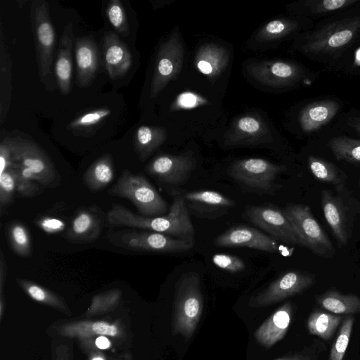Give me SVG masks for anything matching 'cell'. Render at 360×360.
<instances>
[{
	"label": "cell",
	"mask_w": 360,
	"mask_h": 360,
	"mask_svg": "<svg viewBox=\"0 0 360 360\" xmlns=\"http://www.w3.org/2000/svg\"><path fill=\"white\" fill-rule=\"evenodd\" d=\"M360 44V7L344 11L315 22L299 34L293 47L308 59L334 70Z\"/></svg>",
	"instance_id": "cell-1"
},
{
	"label": "cell",
	"mask_w": 360,
	"mask_h": 360,
	"mask_svg": "<svg viewBox=\"0 0 360 360\" xmlns=\"http://www.w3.org/2000/svg\"><path fill=\"white\" fill-rule=\"evenodd\" d=\"M108 223L113 226L136 228L155 231L179 238L193 240L195 230L186 200L176 194L167 214L160 217L138 215L125 207L113 204L107 214Z\"/></svg>",
	"instance_id": "cell-2"
},
{
	"label": "cell",
	"mask_w": 360,
	"mask_h": 360,
	"mask_svg": "<svg viewBox=\"0 0 360 360\" xmlns=\"http://www.w3.org/2000/svg\"><path fill=\"white\" fill-rule=\"evenodd\" d=\"M345 102L334 95L307 98L291 113L290 128L302 139H311L334 124L344 112Z\"/></svg>",
	"instance_id": "cell-3"
},
{
	"label": "cell",
	"mask_w": 360,
	"mask_h": 360,
	"mask_svg": "<svg viewBox=\"0 0 360 360\" xmlns=\"http://www.w3.org/2000/svg\"><path fill=\"white\" fill-rule=\"evenodd\" d=\"M202 309L200 276L196 272L186 273L179 278L175 288L172 333L190 339L198 326Z\"/></svg>",
	"instance_id": "cell-4"
},
{
	"label": "cell",
	"mask_w": 360,
	"mask_h": 360,
	"mask_svg": "<svg viewBox=\"0 0 360 360\" xmlns=\"http://www.w3.org/2000/svg\"><path fill=\"white\" fill-rule=\"evenodd\" d=\"M248 72L257 82L284 90L311 86L320 75L319 72L289 60L254 62L248 65Z\"/></svg>",
	"instance_id": "cell-5"
},
{
	"label": "cell",
	"mask_w": 360,
	"mask_h": 360,
	"mask_svg": "<svg viewBox=\"0 0 360 360\" xmlns=\"http://www.w3.org/2000/svg\"><path fill=\"white\" fill-rule=\"evenodd\" d=\"M108 193L130 200L143 216L158 217L167 212V202L147 179L127 169L122 171Z\"/></svg>",
	"instance_id": "cell-6"
},
{
	"label": "cell",
	"mask_w": 360,
	"mask_h": 360,
	"mask_svg": "<svg viewBox=\"0 0 360 360\" xmlns=\"http://www.w3.org/2000/svg\"><path fill=\"white\" fill-rule=\"evenodd\" d=\"M114 245L131 251L173 253L185 252L193 248L194 241L150 231L123 229L108 233Z\"/></svg>",
	"instance_id": "cell-7"
},
{
	"label": "cell",
	"mask_w": 360,
	"mask_h": 360,
	"mask_svg": "<svg viewBox=\"0 0 360 360\" xmlns=\"http://www.w3.org/2000/svg\"><path fill=\"white\" fill-rule=\"evenodd\" d=\"M287 169L263 158H251L238 160L229 169V175L249 191L269 193L275 189V180Z\"/></svg>",
	"instance_id": "cell-8"
},
{
	"label": "cell",
	"mask_w": 360,
	"mask_h": 360,
	"mask_svg": "<svg viewBox=\"0 0 360 360\" xmlns=\"http://www.w3.org/2000/svg\"><path fill=\"white\" fill-rule=\"evenodd\" d=\"M12 153V166L29 172L34 179L49 188L60 184V176L50 159L33 142L20 138L8 139Z\"/></svg>",
	"instance_id": "cell-9"
},
{
	"label": "cell",
	"mask_w": 360,
	"mask_h": 360,
	"mask_svg": "<svg viewBox=\"0 0 360 360\" xmlns=\"http://www.w3.org/2000/svg\"><path fill=\"white\" fill-rule=\"evenodd\" d=\"M283 212L300 238L302 246L321 257L333 256L335 248L309 206L289 204Z\"/></svg>",
	"instance_id": "cell-10"
},
{
	"label": "cell",
	"mask_w": 360,
	"mask_h": 360,
	"mask_svg": "<svg viewBox=\"0 0 360 360\" xmlns=\"http://www.w3.org/2000/svg\"><path fill=\"white\" fill-rule=\"evenodd\" d=\"M31 20L34 38L39 73L42 82L51 74L56 45V32L46 1H34L31 5Z\"/></svg>",
	"instance_id": "cell-11"
},
{
	"label": "cell",
	"mask_w": 360,
	"mask_h": 360,
	"mask_svg": "<svg viewBox=\"0 0 360 360\" xmlns=\"http://www.w3.org/2000/svg\"><path fill=\"white\" fill-rule=\"evenodd\" d=\"M184 46L176 28L160 45L156 55L150 96L156 97L179 74L184 61Z\"/></svg>",
	"instance_id": "cell-12"
},
{
	"label": "cell",
	"mask_w": 360,
	"mask_h": 360,
	"mask_svg": "<svg viewBox=\"0 0 360 360\" xmlns=\"http://www.w3.org/2000/svg\"><path fill=\"white\" fill-rule=\"evenodd\" d=\"M315 282L314 276L307 272L290 271L279 276L262 292L251 297L250 307L269 306L299 294Z\"/></svg>",
	"instance_id": "cell-13"
},
{
	"label": "cell",
	"mask_w": 360,
	"mask_h": 360,
	"mask_svg": "<svg viewBox=\"0 0 360 360\" xmlns=\"http://www.w3.org/2000/svg\"><path fill=\"white\" fill-rule=\"evenodd\" d=\"M245 216L274 239L302 246L300 238L283 210L273 205L253 206L245 211Z\"/></svg>",
	"instance_id": "cell-14"
},
{
	"label": "cell",
	"mask_w": 360,
	"mask_h": 360,
	"mask_svg": "<svg viewBox=\"0 0 360 360\" xmlns=\"http://www.w3.org/2000/svg\"><path fill=\"white\" fill-rule=\"evenodd\" d=\"M196 161L190 152L180 155L162 154L146 167L148 174L165 184L180 185L190 177Z\"/></svg>",
	"instance_id": "cell-15"
},
{
	"label": "cell",
	"mask_w": 360,
	"mask_h": 360,
	"mask_svg": "<svg viewBox=\"0 0 360 360\" xmlns=\"http://www.w3.org/2000/svg\"><path fill=\"white\" fill-rule=\"evenodd\" d=\"M53 328L58 335L78 339L80 342L94 340L99 336L116 340L124 339L127 336L125 328L120 321H72L58 324Z\"/></svg>",
	"instance_id": "cell-16"
},
{
	"label": "cell",
	"mask_w": 360,
	"mask_h": 360,
	"mask_svg": "<svg viewBox=\"0 0 360 360\" xmlns=\"http://www.w3.org/2000/svg\"><path fill=\"white\" fill-rule=\"evenodd\" d=\"M217 247H246L268 252H279L280 246L272 237L248 226H236L227 229L214 240Z\"/></svg>",
	"instance_id": "cell-17"
},
{
	"label": "cell",
	"mask_w": 360,
	"mask_h": 360,
	"mask_svg": "<svg viewBox=\"0 0 360 360\" xmlns=\"http://www.w3.org/2000/svg\"><path fill=\"white\" fill-rule=\"evenodd\" d=\"M270 129L259 117L245 115L236 119L225 136L228 146L256 145L271 141Z\"/></svg>",
	"instance_id": "cell-18"
},
{
	"label": "cell",
	"mask_w": 360,
	"mask_h": 360,
	"mask_svg": "<svg viewBox=\"0 0 360 360\" xmlns=\"http://www.w3.org/2000/svg\"><path fill=\"white\" fill-rule=\"evenodd\" d=\"M315 22L312 20L292 15L274 19L260 28L256 36L257 41L272 42L295 39L299 34L312 27Z\"/></svg>",
	"instance_id": "cell-19"
},
{
	"label": "cell",
	"mask_w": 360,
	"mask_h": 360,
	"mask_svg": "<svg viewBox=\"0 0 360 360\" xmlns=\"http://www.w3.org/2000/svg\"><path fill=\"white\" fill-rule=\"evenodd\" d=\"M358 7H360V0H302L288 6L291 15L314 22Z\"/></svg>",
	"instance_id": "cell-20"
},
{
	"label": "cell",
	"mask_w": 360,
	"mask_h": 360,
	"mask_svg": "<svg viewBox=\"0 0 360 360\" xmlns=\"http://www.w3.org/2000/svg\"><path fill=\"white\" fill-rule=\"evenodd\" d=\"M316 136L325 141L326 148L336 160L360 164V139L347 134L333 124Z\"/></svg>",
	"instance_id": "cell-21"
},
{
	"label": "cell",
	"mask_w": 360,
	"mask_h": 360,
	"mask_svg": "<svg viewBox=\"0 0 360 360\" xmlns=\"http://www.w3.org/2000/svg\"><path fill=\"white\" fill-rule=\"evenodd\" d=\"M103 63L110 79L124 75L130 69L132 57L127 46L114 32H106L103 38Z\"/></svg>",
	"instance_id": "cell-22"
},
{
	"label": "cell",
	"mask_w": 360,
	"mask_h": 360,
	"mask_svg": "<svg viewBox=\"0 0 360 360\" xmlns=\"http://www.w3.org/2000/svg\"><path fill=\"white\" fill-rule=\"evenodd\" d=\"M292 305L287 302L276 310L255 331V340L269 349L286 335L292 319Z\"/></svg>",
	"instance_id": "cell-23"
},
{
	"label": "cell",
	"mask_w": 360,
	"mask_h": 360,
	"mask_svg": "<svg viewBox=\"0 0 360 360\" xmlns=\"http://www.w3.org/2000/svg\"><path fill=\"white\" fill-rule=\"evenodd\" d=\"M321 205L325 219L340 245H346L349 230L346 208L340 198L330 191H321Z\"/></svg>",
	"instance_id": "cell-24"
},
{
	"label": "cell",
	"mask_w": 360,
	"mask_h": 360,
	"mask_svg": "<svg viewBox=\"0 0 360 360\" xmlns=\"http://www.w3.org/2000/svg\"><path fill=\"white\" fill-rule=\"evenodd\" d=\"M77 83L80 87H87L94 79L98 64V53L96 43L89 37L78 38L75 42Z\"/></svg>",
	"instance_id": "cell-25"
},
{
	"label": "cell",
	"mask_w": 360,
	"mask_h": 360,
	"mask_svg": "<svg viewBox=\"0 0 360 360\" xmlns=\"http://www.w3.org/2000/svg\"><path fill=\"white\" fill-rule=\"evenodd\" d=\"M73 27L69 23L64 28L59 40L58 51L55 63V75L60 91L68 94L71 90L72 77V50L73 44Z\"/></svg>",
	"instance_id": "cell-26"
},
{
	"label": "cell",
	"mask_w": 360,
	"mask_h": 360,
	"mask_svg": "<svg viewBox=\"0 0 360 360\" xmlns=\"http://www.w3.org/2000/svg\"><path fill=\"white\" fill-rule=\"evenodd\" d=\"M102 228L103 221L96 211L81 210L72 219L67 238L72 243L91 242L99 236Z\"/></svg>",
	"instance_id": "cell-27"
},
{
	"label": "cell",
	"mask_w": 360,
	"mask_h": 360,
	"mask_svg": "<svg viewBox=\"0 0 360 360\" xmlns=\"http://www.w3.org/2000/svg\"><path fill=\"white\" fill-rule=\"evenodd\" d=\"M229 60L228 51L216 44L201 46L195 54V63L202 74L210 78L220 75L227 67Z\"/></svg>",
	"instance_id": "cell-28"
},
{
	"label": "cell",
	"mask_w": 360,
	"mask_h": 360,
	"mask_svg": "<svg viewBox=\"0 0 360 360\" xmlns=\"http://www.w3.org/2000/svg\"><path fill=\"white\" fill-rule=\"evenodd\" d=\"M167 137V130L160 127H139L134 136V146L139 158L141 161L147 159Z\"/></svg>",
	"instance_id": "cell-29"
},
{
	"label": "cell",
	"mask_w": 360,
	"mask_h": 360,
	"mask_svg": "<svg viewBox=\"0 0 360 360\" xmlns=\"http://www.w3.org/2000/svg\"><path fill=\"white\" fill-rule=\"evenodd\" d=\"M114 177V165L112 156L105 154L94 161L83 175V181L93 192L104 189Z\"/></svg>",
	"instance_id": "cell-30"
},
{
	"label": "cell",
	"mask_w": 360,
	"mask_h": 360,
	"mask_svg": "<svg viewBox=\"0 0 360 360\" xmlns=\"http://www.w3.org/2000/svg\"><path fill=\"white\" fill-rule=\"evenodd\" d=\"M307 162L309 169L316 179L333 184L338 190L343 188L347 175L335 163L314 154L307 155Z\"/></svg>",
	"instance_id": "cell-31"
},
{
	"label": "cell",
	"mask_w": 360,
	"mask_h": 360,
	"mask_svg": "<svg viewBox=\"0 0 360 360\" xmlns=\"http://www.w3.org/2000/svg\"><path fill=\"white\" fill-rule=\"evenodd\" d=\"M316 300L323 309L335 314L360 313V298L355 295L341 294L330 290L318 296Z\"/></svg>",
	"instance_id": "cell-32"
},
{
	"label": "cell",
	"mask_w": 360,
	"mask_h": 360,
	"mask_svg": "<svg viewBox=\"0 0 360 360\" xmlns=\"http://www.w3.org/2000/svg\"><path fill=\"white\" fill-rule=\"evenodd\" d=\"M20 288L33 300L71 315V311L63 297L46 288L30 281L17 279Z\"/></svg>",
	"instance_id": "cell-33"
},
{
	"label": "cell",
	"mask_w": 360,
	"mask_h": 360,
	"mask_svg": "<svg viewBox=\"0 0 360 360\" xmlns=\"http://www.w3.org/2000/svg\"><path fill=\"white\" fill-rule=\"evenodd\" d=\"M341 320L340 315L316 310L310 314L307 319V328L311 334L328 340L334 334Z\"/></svg>",
	"instance_id": "cell-34"
},
{
	"label": "cell",
	"mask_w": 360,
	"mask_h": 360,
	"mask_svg": "<svg viewBox=\"0 0 360 360\" xmlns=\"http://www.w3.org/2000/svg\"><path fill=\"white\" fill-rule=\"evenodd\" d=\"M121 297L122 291L119 289H111L96 295L93 297L85 316H94L112 311L118 306Z\"/></svg>",
	"instance_id": "cell-35"
},
{
	"label": "cell",
	"mask_w": 360,
	"mask_h": 360,
	"mask_svg": "<svg viewBox=\"0 0 360 360\" xmlns=\"http://www.w3.org/2000/svg\"><path fill=\"white\" fill-rule=\"evenodd\" d=\"M8 239L13 251L22 257L31 255V239L27 228L20 222L12 223L8 229Z\"/></svg>",
	"instance_id": "cell-36"
},
{
	"label": "cell",
	"mask_w": 360,
	"mask_h": 360,
	"mask_svg": "<svg viewBox=\"0 0 360 360\" xmlns=\"http://www.w3.org/2000/svg\"><path fill=\"white\" fill-rule=\"evenodd\" d=\"M186 201L215 207H231L235 202L231 199L214 191H195L182 194Z\"/></svg>",
	"instance_id": "cell-37"
},
{
	"label": "cell",
	"mask_w": 360,
	"mask_h": 360,
	"mask_svg": "<svg viewBox=\"0 0 360 360\" xmlns=\"http://www.w3.org/2000/svg\"><path fill=\"white\" fill-rule=\"evenodd\" d=\"M354 322V318L352 316H347L343 319L332 345L329 360H343L350 340Z\"/></svg>",
	"instance_id": "cell-38"
},
{
	"label": "cell",
	"mask_w": 360,
	"mask_h": 360,
	"mask_svg": "<svg viewBox=\"0 0 360 360\" xmlns=\"http://www.w3.org/2000/svg\"><path fill=\"white\" fill-rule=\"evenodd\" d=\"M333 125L347 134L360 139V106L344 111Z\"/></svg>",
	"instance_id": "cell-39"
},
{
	"label": "cell",
	"mask_w": 360,
	"mask_h": 360,
	"mask_svg": "<svg viewBox=\"0 0 360 360\" xmlns=\"http://www.w3.org/2000/svg\"><path fill=\"white\" fill-rule=\"evenodd\" d=\"M106 15L112 27L122 36L129 32V25L123 5L119 0H111L106 8Z\"/></svg>",
	"instance_id": "cell-40"
},
{
	"label": "cell",
	"mask_w": 360,
	"mask_h": 360,
	"mask_svg": "<svg viewBox=\"0 0 360 360\" xmlns=\"http://www.w3.org/2000/svg\"><path fill=\"white\" fill-rule=\"evenodd\" d=\"M13 169L16 179V191L22 196L31 197L39 195L42 190L36 181L32 174L25 169L20 167L13 165Z\"/></svg>",
	"instance_id": "cell-41"
},
{
	"label": "cell",
	"mask_w": 360,
	"mask_h": 360,
	"mask_svg": "<svg viewBox=\"0 0 360 360\" xmlns=\"http://www.w3.org/2000/svg\"><path fill=\"white\" fill-rule=\"evenodd\" d=\"M111 114L110 109L102 108L91 110L75 118L69 124L72 129H82L94 126Z\"/></svg>",
	"instance_id": "cell-42"
},
{
	"label": "cell",
	"mask_w": 360,
	"mask_h": 360,
	"mask_svg": "<svg viewBox=\"0 0 360 360\" xmlns=\"http://www.w3.org/2000/svg\"><path fill=\"white\" fill-rule=\"evenodd\" d=\"M16 188L15 176L11 167L0 174V205L1 208L11 202Z\"/></svg>",
	"instance_id": "cell-43"
},
{
	"label": "cell",
	"mask_w": 360,
	"mask_h": 360,
	"mask_svg": "<svg viewBox=\"0 0 360 360\" xmlns=\"http://www.w3.org/2000/svg\"><path fill=\"white\" fill-rule=\"evenodd\" d=\"M212 261L219 269L231 273L241 271L245 268V264L242 259L229 254H214Z\"/></svg>",
	"instance_id": "cell-44"
},
{
	"label": "cell",
	"mask_w": 360,
	"mask_h": 360,
	"mask_svg": "<svg viewBox=\"0 0 360 360\" xmlns=\"http://www.w3.org/2000/svg\"><path fill=\"white\" fill-rule=\"evenodd\" d=\"M53 360H73V350L68 342H53Z\"/></svg>",
	"instance_id": "cell-45"
},
{
	"label": "cell",
	"mask_w": 360,
	"mask_h": 360,
	"mask_svg": "<svg viewBox=\"0 0 360 360\" xmlns=\"http://www.w3.org/2000/svg\"><path fill=\"white\" fill-rule=\"evenodd\" d=\"M12 153L8 138L3 140L0 144V174L12 166Z\"/></svg>",
	"instance_id": "cell-46"
},
{
	"label": "cell",
	"mask_w": 360,
	"mask_h": 360,
	"mask_svg": "<svg viewBox=\"0 0 360 360\" xmlns=\"http://www.w3.org/2000/svg\"><path fill=\"white\" fill-rule=\"evenodd\" d=\"M38 224L44 231L50 233H58L65 227L63 221L51 217L42 218L39 221Z\"/></svg>",
	"instance_id": "cell-47"
},
{
	"label": "cell",
	"mask_w": 360,
	"mask_h": 360,
	"mask_svg": "<svg viewBox=\"0 0 360 360\" xmlns=\"http://www.w3.org/2000/svg\"><path fill=\"white\" fill-rule=\"evenodd\" d=\"M6 259L3 255V252L1 251L0 256V295L4 294V288L6 281Z\"/></svg>",
	"instance_id": "cell-48"
},
{
	"label": "cell",
	"mask_w": 360,
	"mask_h": 360,
	"mask_svg": "<svg viewBox=\"0 0 360 360\" xmlns=\"http://www.w3.org/2000/svg\"><path fill=\"white\" fill-rule=\"evenodd\" d=\"M96 349H108L112 347V342L108 337L99 336L94 340Z\"/></svg>",
	"instance_id": "cell-49"
},
{
	"label": "cell",
	"mask_w": 360,
	"mask_h": 360,
	"mask_svg": "<svg viewBox=\"0 0 360 360\" xmlns=\"http://www.w3.org/2000/svg\"><path fill=\"white\" fill-rule=\"evenodd\" d=\"M276 360H311L308 356H304L300 354H295L293 355L285 356Z\"/></svg>",
	"instance_id": "cell-50"
},
{
	"label": "cell",
	"mask_w": 360,
	"mask_h": 360,
	"mask_svg": "<svg viewBox=\"0 0 360 360\" xmlns=\"http://www.w3.org/2000/svg\"><path fill=\"white\" fill-rule=\"evenodd\" d=\"M89 360H106V357L103 353L96 351L91 354Z\"/></svg>",
	"instance_id": "cell-51"
},
{
	"label": "cell",
	"mask_w": 360,
	"mask_h": 360,
	"mask_svg": "<svg viewBox=\"0 0 360 360\" xmlns=\"http://www.w3.org/2000/svg\"><path fill=\"white\" fill-rule=\"evenodd\" d=\"M5 307H6V306H5V301H4V294L0 295V320L1 321L2 320Z\"/></svg>",
	"instance_id": "cell-52"
},
{
	"label": "cell",
	"mask_w": 360,
	"mask_h": 360,
	"mask_svg": "<svg viewBox=\"0 0 360 360\" xmlns=\"http://www.w3.org/2000/svg\"><path fill=\"white\" fill-rule=\"evenodd\" d=\"M116 360H119V359H116Z\"/></svg>",
	"instance_id": "cell-53"
}]
</instances>
